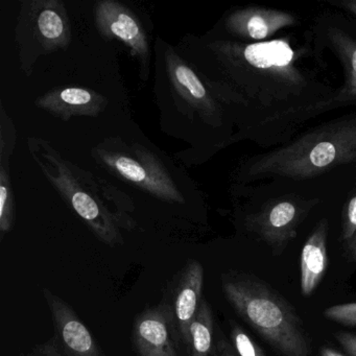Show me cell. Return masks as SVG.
Segmentation results:
<instances>
[{
	"label": "cell",
	"instance_id": "obj_1",
	"mask_svg": "<svg viewBox=\"0 0 356 356\" xmlns=\"http://www.w3.org/2000/svg\"><path fill=\"white\" fill-rule=\"evenodd\" d=\"M222 291L237 314L281 355L309 356L303 321L270 284L247 273H230L222 277Z\"/></svg>",
	"mask_w": 356,
	"mask_h": 356
},
{
	"label": "cell",
	"instance_id": "obj_2",
	"mask_svg": "<svg viewBox=\"0 0 356 356\" xmlns=\"http://www.w3.org/2000/svg\"><path fill=\"white\" fill-rule=\"evenodd\" d=\"M356 151V131L347 128L341 132L327 133L326 137L314 145L291 147L287 151L276 154L266 163L259 164V170L286 176H309L316 170L332 165L339 160H346L351 152Z\"/></svg>",
	"mask_w": 356,
	"mask_h": 356
},
{
	"label": "cell",
	"instance_id": "obj_3",
	"mask_svg": "<svg viewBox=\"0 0 356 356\" xmlns=\"http://www.w3.org/2000/svg\"><path fill=\"white\" fill-rule=\"evenodd\" d=\"M45 157L49 158L51 165L57 170V174H55L43 166L47 178L65 197L74 211L90 227L99 239L110 245L122 243V235L118 225L107 208L95 197V193L83 188L80 180L68 168V163L62 161L57 154L45 155Z\"/></svg>",
	"mask_w": 356,
	"mask_h": 356
},
{
	"label": "cell",
	"instance_id": "obj_4",
	"mask_svg": "<svg viewBox=\"0 0 356 356\" xmlns=\"http://www.w3.org/2000/svg\"><path fill=\"white\" fill-rule=\"evenodd\" d=\"M133 341L139 356H181V339L174 310L161 304L137 316Z\"/></svg>",
	"mask_w": 356,
	"mask_h": 356
},
{
	"label": "cell",
	"instance_id": "obj_5",
	"mask_svg": "<svg viewBox=\"0 0 356 356\" xmlns=\"http://www.w3.org/2000/svg\"><path fill=\"white\" fill-rule=\"evenodd\" d=\"M95 22L102 34L124 42L141 64L147 65L149 54L147 35L130 10L112 0L101 1L95 8Z\"/></svg>",
	"mask_w": 356,
	"mask_h": 356
},
{
	"label": "cell",
	"instance_id": "obj_6",
	"mask_svg": "<svg viewBox=\"0 0 356 356\" xmlns=\"http://www.w3.org/2000/svg\"><path fill=\"white\" fill-rule=\"evenodd\" d=\"M103 158L106 164L116 174L129 182L138 185L143 191L157 195L163 201H183L166 172L161 168L149 163L147 159L120 153L104 154Z\"/></svg>",
	"mask_w": 356,
	"mask_h": 356
},
{
	"label": "cell",
	"instance_id": "obj_7",
	"mask_svg": "<svg viewBox=\"0 0 356 356\" xmlns=\"http://www.w3.org/2000/svg\"><path fill=\"white\" fill-rule=\"evenodd\" d=\"M45 297L64 347L70 356H99L92 335L61 298L45 291Z\"/></svg>",
	"mask_w": 356,
	"mask_h": 356
},
{
	"label": "cell",
	"instance_id": "obj_8",
	"mask_svg": "<svg viewBox=\"0 0 356 356\" xmlns=\"http://www.w3.org/2000/svg\"><path fill=\"white\" fill-rule=\"evenodd\" d=\"M295 24V18L284 12L262 8L239 10L227 20V28L233 34L253 40H264L281 29Z\"/></svg>",
	"mask_w": 356,
	"mask_h": 356
},
{
	"label": "cell",
	"instance_id": "obj_9",
	"mask_svg": "<svg viewBox=\"0 0 356 356\" xmlns=\"http://www.w3.org/2000/svg\"><path fill=\"white\" fill-rule=\"evenodd\" d=\"M204 270L200 262L193 260L187 264L181 277L174 301V314L181 339L185 345L191 323L201 306Z\"/></svg>",
	"mask_w": 356,
	"mask_h": 356
},
{
	"label": "cell",
	"instance_id": "obj_10",
	"mask_svg": "<svg viewBox=\"0 0 356 356\" xmlns=\"http://www.w3.org/2000/svg\"><path fill=\"white\" fill-rule=\"evenodd\" d=\"M102 95L82 88L51 91L37 102V105L63 120L78 116H95L105 106Z\"/></svg>",
	"mask_w": 356,
	"mask_h": 356
},
{
	"label": "cell",
	"instance_id": "obj_11",
	"mask_svg": "<svg viewBox=\"0 0 356 356\" xmlns=\"http://www.w3.org/2000/svg\"><path fill=\"white\" fill-rule=\"evenodd\" d=\"M34 13V37L42 45V51H53L66 47L70 32L67 18L61 3L56 1L37 3Z\"/></svg>",
	"mask_w": 356,
	"mask_h": 356
},
{
	"label": "cell",
	"instance_id": "obj_12",
	"mask_svg": "<svg viewBox=\"0 0 356 356\" xmlns=\"http://www.w3.org/2000/svg\"><path fill=\"white\" fill-rule=\"evenodd\" d=\"M327 224L321 222L308 237L301 253V291L310 297L320 284L328 266Z\"/></svg>",
	"mask_w": 356,
	"mask_h": 356
},
{
	"label": "cell",
	"instance_id": "obj_13",
	"mask_svg": "<svg viewBox=\"0 0 356 356\" xmlns=\"http://www.w3.org/2000/svg\"><path fill=\"white\" fill-rule=\"evenodd\" d=\"M170 79L177 95L193 109L208 110L211 108V102L205 87L197 74L178 57L172 58L168 64Z\"/></svg>",
	"mask_w": 356,
	"mask_h": 356
},
{
	"label": "cell",
	"instance_id": "obj_14",
	"mask_svg": "<svg viewBox=\"0 0 356 356\" xmlns=\"http://www.w3.org/2000/svg\"><path fill=\"white\" fill-rule=\"evenodd\" d=\"M297 218V209L289 202H281L270 209V211L259 222V233L264 241L275 249L286 245L296 236L293 229Z\"/></svg>",
	"mask_w": 356,
	"mask_h": 356
},
{
	"label": "cell",
	"instance_id": "obj_15",
	"mask_svg": "<svg viewBox=\"0 0 356 356\" xmlns=\"http://www.w3.org/2000/svg\"><path fill=\"white\" fill-rule=\"evenodd\" d=\"M243 59L258 70L286 67L293 59V51L283 40L254 43L243 51Z\"/></svg>",
	"mask_w": 356,
	"mask_h": 356
},
{
	"label": "cell",
	"instance_id": "obj_16",
	"mask_svg": "<svg viewBox=\"0 0 356 356\" xmlns=\"http://www.w3.org/2000/svg\"><path fill=\"white\" fill-rule=\"evenodd\" d=\"M185 347L189 356H212L213 353V316L205 299L187 333Z\"/></svg>",
	"mask_w": 356,
	"mask_h": 356
},
{
	"label": "cell",
	"instance_id": "obj_17",
	"mask_svg": "<svg viewBox=\"0 0 356 356\" xmlns=\"http://www.w3.org/2000/svg\"><path fill=\"white\" fill-rule=\"evenodd\" d=\"M9 172L1 165L0 172V230L5 233L11 230L14 220V203Z\"/></svg>",
	"mask_w": 356,
	"mask_h": 356
},
{
	"label": "cell",
	"instance_id": "obj_18",
	"mask_svg": "<svg viewBox=\"0 0 356 356\" xmlns=\"http://www.w3.org/2000/svg\"><path fill=\"white\" fill-rule=\"evenodd\" d=\"M231 339L239 356H266L261 348L238 325L232 324Z\"/></svg>",
	"mask_w": 356,
	"mask_h": 356
},
{
	"label": "cell",
	"instance_id": "obj_19",
	"mask_svg": "<svg viewBox=\"0 0 356 356\" xmlns=\"http://www.w3.org/2000/svg\"><path fill=\"white\" fill-rule=\"evenodd\" d=\"M324 316L329 321L348 327H356V302L339 304L327 308Z\"/></svg>",
	"mask_w": 356,
	"mask_h": 356
},
{
	"label": "cell",
	"instance_id": "obj_20",
	"mask_svg": "<svg viewBox=\"0 0 356 356\" xmlns=\"http://www.w3.org/2000/svg\"><path fill=\"white\" fill-rule=\"evenodd\" d=\"M356 233V195L350 200L348 205L347 218L343 226V237L345 241L353 238Z\"/></svg>",
	"mask_w": 356,
	"mask_h": 356
},
{
	"label": "cell",
	"instance_id": "obj_21",
	"mask_svg": "<svg viewBox=\"0 0 356 356\" xmlns=\"http://www.w3.org/2000/svg\"><path fill=\"white\" fill-rule=\"evenodd\" d=\"M334 337L350 356H356V334L349 332H337Z\"/></svg>",
	"mask_w": 356,
	"mask_h": 356
},
{
	"label": "cell",
	"instance_id": "obj_22",
	"mask_svg": "<svg viewBox=\"0 0 356 356\" xmlns=\"http://www.w3.org/2000/svg\"><path fill=\"white\" fill-rule=\"evenodd\" d=\"M349 92L356 95V47H353L350 51L349 57Z\"/></svg>",
	"mask_w": 356,
	"mask_h": 356
},
{
	"label": "cell",
	"instance_id": "obj_23",
	"mask_svg": "<svg viewBox=\"0 0 356 356\" xmlns=\"http://www.w3.org/2000/svg\"><path fill=\"white\" fill-rule=\"evenodd\" d=\"M218 354L220 356H237L232 348L225 341H220L218 345Z\"/></svg>",
	"mask_w": 356,
	"mask_h": 356
},
{
	"label": "cell",
	"instance_id": "obj_24",
	"mask_svg": "<svg viewBox=\"0 0 356 356\" xmlns=\"http://www.w3.org/2000/svg\"><path fill=\"white\" fill-rule=\"evenodd\" d=\"M321 356H345L341 352L337 351V350L332 349L330 347H325L321 348L320 350Z\"/></svg>",
	"mask_w": 356,
	"mask_h": 356
},
{
	"label": "cell",
	"instance_id": "obj_25",
	"mask_svg": "<svg viewBox=\"0 0 356 356\" xmlns=\"http://www.w3.org/2000/svg\"><path fill=\"white\" fill-rule=\"evenodd\" d=\"M341 5L343 6L346 10L352 12V13L356 15V0H343V1H341Z\"/></svg>",
	"mask_w": 356,
	"mask_h": 356
},
{
	"label": "cell",
	"instance_id": "obj_26",
	"mask_svg": "<svg viewBox=\"0 0 356 356\" xmlns=\"http://www.w3.org/2000/svg\"><path fill=\"white\" fill-rule=\"evenodd\" d=\"M350 256H351L352 259L356 260V235L355 238L352 241L351 247H350Z\"/></svg>",
	"mask_w": 356,
	"mask_h": 356
}]
</instances>
